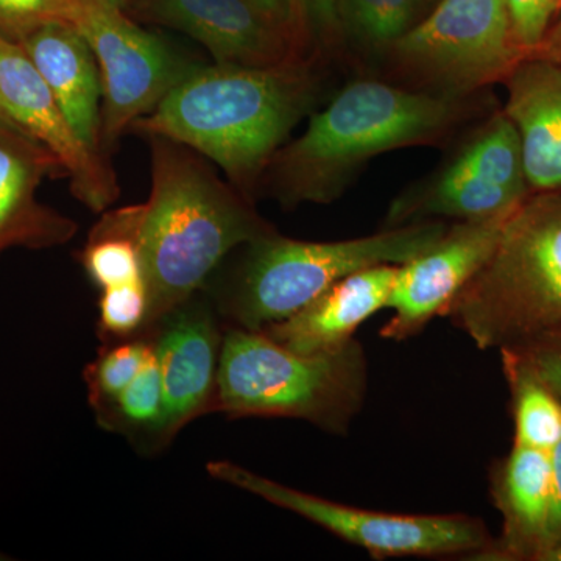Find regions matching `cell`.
Wrapping results in <instances>:
<instances>
[{
	"label": "cell",
	"instance_id": "8992f818",
	"mask_svg": "<svg viewBox=\"0 0 561 561\" xmlns=\"http://www.w3.org/2000/svg\"><path fill=\"white\" fill-rule=\"evenodd\" d=\"M209 413L308 421L346 435L364 409L368 362L356 339L342 348L301 354L262 331L224 328Z\"/></svg>",
	"mask_w": 561,
	"mask_h": 561
},
{
	"label": "cell",
	"instance_id": "d4e9b609",
	"mask_svg": "<svg viewBox=\"0 0 561 561\" xmlns=\"http://www.w3.org/2000/svg\"><path fill=\"white\" fill-rule=\"evenodd\" d=\"M99 308V334L103 341L117 342L136 337L146 327L149 312V298L144 280L103 290Z\"/></svg>",
	"mask_w": 561,
	"mask_h": 561
},
{
	"label": "cell",
	"instance_id": "d6a6232c",
	"mask_svg": "<svg viewBox=\"0 0 561 561\" xmlns=\"http://www.w3.org/2000/svg\"><path fill=\"white\" fill-rule=\"evenodd\" d=\"M290 27L295 38L301 46L308 44L309 36L308 18H306V0H289Z\"/></svg>",
	"mask_w": 561,
	"mask_h": 561
},
{
	"label": "cell",
	"instance_id": "7a4b0ae2",
	"mask_svg": "<svg viewBox=\"0 0 561 561\" xmlns=\"http://www.w3.org/2000/svg\"><path fill=\"white\" fill-rule=\"evenodd\" d=\"M149 138L151 191L136 206L135 224L149 298L140 334L198 294L228 254L276 231L201 153L162 136Z\"/></svg>",
	"mask_w": 561,
	"mask_h": 561
},
{
	"label": "cell",
	"instance_id": "44dd1931",
	"mask_svg": "<svg viewBox=\"0 0 561 561\" xmlns=\"http://www.w3.org/2000/svg\"><path fill=\"white\" fill-rule=\"evenodd\" d=\"M136 206L105 214L81 253L84 271L102 290L142 279L135 239Z\"/></svg>",
	"mask_w": 561,
	"mask_h": 561
},
{
	"label": "cell",
	"instance_id": "52a82bcc",
	"mask_svg": "<svg viewBox=\"0 0 561 561\" xmlns=\"http://www.w3.org/2000/svg\"><path fill=\"white\" fill-rule=\"evenodd\" d=\"M382 55L397 83L454 98L481 94L526 57L505 0H438Z\"/></svg>",
	"mask_w": 561,
	"mask_h": 561
},
{
	"label": "cell",
	"instance_id": "3957f363",
	"mask_svg": "<svg viewBox=\"0 0 561 561\" xmlns=\"http://www.w3.org/2000/svg\"><path fill=\"white\" fill-rule=\"evenodd\" d=\"M482 98L435 94L397 81H351L313 114L300 138L271 164L272 195L284 208L330 205L373 158L449 138L482 113Z\"/></svg>",
	"mask_w": 561,
	"mask_h": 561
},
{
	"label": "cell",
	"instance_id": "1f68e13d",
	"mask_svg": "<svg viewBox=\"0 0 561 561\" xmlns=\"http://www.w3.org/2000/svg\"><path fill=\"white\" fill-rule=\"evenodd\" d=\"M529 57V55H527ZM531 57L548 58V60L561 62V5L553 18L551 27L546 33L538 49L531 54Z\"/></svg>",
	"mask_w": 561,
	"mask_h": 561
},
{
	"label": "cell",
	"instance_id": "4fadbf2b",
	"mask_svg": "<svg viewBox=\"0 0 561 561\" xmlns=\"http://www.w3.org/2000/svg\"><path fill=\"white\" fill-rule=\"evenodd\" d=\"M224 332L201 290L140 334L153 343L164 390V415L153 448L169 445L192 420L208 415Z\"/></svg>",
	"mask_w": 561,
	"mask_h": 561
},
{
	"label": "cell",
	"instance_id": "f546056e",
	"mask_svg": "<svg viewBox=\"0 0 561 561\" xmlns=\"http://www.w3.org/2000/svg\"><path fill=\"white\" fill-rule=\"evenodd\" d=\"M561 545V440L551 449V512H549L546 549L551 551ZM542 556L540 557L541 561Z\"/></svg>",
	"mask_w": 561,
	"mask_h": 561
},
{
	"label": "cell",
	"instance_id": "5b68a950",
	"mask_svg": "<svg viewBox=\"0 0 561 561\" xmlns=\"http://www.w3.org/2000/svg\"><path fill=\"white\" fill-rule=\"evenodd\" d=\"M445 317L479 350L516 348L561 331V192H531L513 210Z\"/></svg>",
	"mask_w": 561,
	"mask_h": 561
},
{
	"label": "cell",
	"instance_id": "836d02e7",
	"mask_svg": "<svg viewBox=\"0 0 561 561\" xmlns=\"http://www.w3.org/2000/svg\"><path fill=\"white\" fill-rule=\"evenodd\" d=\"M541 561H561V545L546 552Z\"/></svg>",
	"mask_w": 561,
	"mask_h": 561
},
{
	"label": "cell",
	"instance_id": "484cf974",
	"mask_svg": "<svg viewBox=\"0 0 561 561\" xmlns=\"http://www.w3.org/2000/svg\"><path fill=\"white\" fill-rule=\"evenodd\" d=\"M80 0H0V35L13 41L51 24L76 21Z\"/></svg>",
	"mask_w": 561,
	"mask_h": 561
},
{
	"label": "cell",
	"instance_id": "277c9868",
	"mask_svg": "<svg viewBox=\"0 0 561 561\" xmlns=\"http://www.w3.org/2000/svg\"><path fill=\"white\" fill-rule=\"evenodd\" d=\"M448 225L420 221L334 242L297 241L275 231L242 245L238 264L202 291L221 327L261 331L289 319L353 273L405 264L434 245Z\"/></svg>",
	"mask_w": 561,
	"mask_h": 561
},
{
	"label": "cell",
	"instance_id": "9c48e42d",
	"mask_svg": "<svg viewBox=\"0 0 561 561\" xmlns=\"http://www.w3.org/2000/svg\"><path fill=\"white\" fill-rule=\"evenodd\" d=\"M530 194L518 133L500 111L468 133L426 179L398 194L383 228L508 216Z\"/></svg>",
	"mask_w": 561,
	"mask_h": 561
},
{
	"label": "cell",
	"instance_id": "ac0fdd59",
	"mask_svg": "<svg viewBox=\"0 0 561 561\" xmlns=\"http://www.w3.org/2000/svg\"><path fill=\"white\" fill-rule=\"evenodd\" d=\"M504 81L502 111L518 133L530 192H561V62L529 55Z\"/></svg>",
	"mask_w": 561,
	"mask_h": 561
},
{
	"label": "cell",
	"instance_id": "83f0119b",
	"mask_svg": "<svg viewBox=\"0 0 561 561\" xmlns=\"http://www.w3.org/2000/svg\"><path fill=\"white\" fill-rule=\"evenodd\" d=\"M507 350L513 351L549 390L561 398V331Z\"/></svg>",
	"mask_w": 561,
	"mask_h": 561
},
{
	"label": "cell",
	"instance_id": "cb8c5ba5",
	"mask_svg": "<svg viewBox=\"0 0 561 561\" xmlns=\"http://www.w3.org/2000/svg\"><path fill=\"white\" fill-rule=\"evenodd\" d=\"M153 345L146 335L111 342L84 370L94 411L113 401L138 376Z\"/></svg>",
	"mask_w": 561,
	"mask_h": 561
},
{
	"label": "cell",
	"instance_id": "603a6c76",
	"mask_svg": "<svg viewBox=\"0 0 561 561\" xmlns=\"http://www.w3.org/2000/svg\"><path fill=\"white\" fill-rule=\"evenodd\" d=\"M421 0H337L342 38L383 54L416 24Z\"/></svg>",
	"mask_w": 561,
	"mask_h": 561
},
{
	"label": "cell",
	"instance_id": "f1b7e54d",
	"mask_svg": "<svg viewBox=\"0 0 561 561\" xmlns=\"http://www.w3.org/2000/svg\"><path fill=\"white\" fill-rule=\"evenodd\" d=\"M309 36H316L321 49H334L341 43L337 0H306Z\"/></svg>",
	"mask_w": 561,
	"mask_h": 561
},
{
	"label": "cell",
	"instance_id": "4316f807",
	"mask_svg": "<svg viewBox=\"0 0 561 561\" xmlns=\"http://www.w3.org/2000/svg\"><path fill=\"white\" fill-rule=\"evenodd\" d=\"M560 5L561 0H505L513 35L526 57L545 39Z\"/></svg>",
	"mask_w": 561,
	"mask_h": 561
},
{
	"label": "cell",
	"instance_id": "30bf717a",
	"mask_svg": "<svg viewBox=\"0 0 561 561\" xmlns=\"http://www.w3.org/2000/svg\"><path fill=\"white\" fill-rule=\"evenodd\" d=\"M73 27L90 44L101 70L102 146H111L147 116L192 66L153 33L105 0H80Z\"/></svg>",
	"mask_w": 561,
	"mask_h": 561
},
{
	"label": "cell",
	"instance_id": "7402d4cb",
	"mask_svg": "<svg viewBox=\"0 0 561 561\" xmlns=\"http://www.w3.org/2000/svg\"><path fill=\"white\" fill-rule=\"evenodd\" d=\"M95 415L105 430L121 432L131 440L154 446L164 415V390L154 348L138 376L113 401L95 411Z\"/></svg>",
	"mask_w": 561,
	"mask_h": 561
},
{
	"label": "cell",
	"instance_id": "e575fe53",
	"mask_svg": "<svg viewBox=\"0 0 561 561\" xmlns=\"http://www.w3.org/2000/svg\"><path fill=\"white\" fill-rule=\"evenodd\" d=\"M105 2L111 3V5L119 7V9H124L127 3H130L131 0H105Z\"/></svg>",
	"mask_w": 561,
	"mask_h": 561
},
{
	"label": "cell",
	"instance_id": "7c38bea8",
	"mask_svg": "<svg viewBox=\"0 0 561 561\" xmlns=\"http://www.w3.org/2000/svg\"><path fill=\"white\" fill-rule=\"evenodd\" d=\"M511 216L454 221L434 245L401 264L387 306L393 316L383 324L382 337L408 341L435 317H445L461 287L493 253Z\"/></svg>",
	"mask_w": 561,
	"mask_h": 561
},
{
	"label": "cell",
	"instance_id": "6da1fadb",
	"mask_svg": "<svg viewBox=\"0 0 561 561\" xmlns=\"http://www.w3.org/2000/svg\"><path fill=\"white\" fill-rule=\"evenodd\" d=\"M311 57L271 66H192L131 128L176 140L213 160L251 198L257 180L319 101Z\"/></svg>",
	"mask_w": 561,
	"mask_h": 561
},
{
	"label": "cell",
	"instance_id": "5bb4252c",
	"mask_svg": "<svg viewBox=\"0 0 561 561\" xmlns=\"http://www.w3.org/2000/svg\"><path fill=\"white\" fill-rule=\"evenodd\" d=\"M150 20L186 33L219 65L271 66L305 57L283 25L247 0H146Z\"/></svg>",
	"mask_w": 561,
	"mask_h": 561
},
{
	"label": "cell",
	"instance_id": "d6986e66",
	"mask_svg": "<svg viewBox=\"0 0 561 561\" xmlns=\"http://www.w3.org/2000/svg\"><path fill=\"white\" fill-rule=\"evenodd\" d=\"M18 43L54 92L77 135L92 150L101 151V70L79 28L66 22H51Z\"/></svg>",
	"mask_w": 561,
	"mask_h": 561
},
{
	"label": "cell",
	"instance_id": "9a60e30c",
	"mask_svg": "<svg viewBox=\"0 0 561 561\" xmlns=\"http://www.w3.org/2000/svg\"><path fill=\"white\" fill-rule=\"evenodd\" d=\"M60 168L49 150L0 117V254L65 245L77 234L76 221L36 198L44 176Z\"/></svg>",
	"mask_w": 561,
	"mask_h": 561
},
{
	"label": "cell",
	"instance_id": "4dcf8cb0",
	"mask_svg": "<svg viewBox=\"0 0 561 561\" xmlns=\"http://www.w3.org/2000/svg\"><path fill=\"white\" fill-rule=\"evenodd\" d=\"M247 2L260 11V13L264 14L265 18H268V20L283 25V27L286 28V31H289L290 35L295 38L294 32H291L290 27L289 0H247Z\"/></svg>",
	"mask_w": 561,
	"mask_h": 561
},
{
	"label": "cell",
	"instance_id": "ffe728a7",
	"mask_svg": "<svg viewBox=\"0 0 561 561\" xmlns=\"http://www.w3.org/2000/svg\"><path fill=\"white\" fill-rule=\"evenodd\" d=\"M502 370L511 386L515 442L551 451L561 440V398L549 390L511 350H501Z\"/></svg>",
	"mask_w": 561,
	"mask_h": 561
},
{
	"label": "cell",
	"instance_id": "d590c367",
	"mask_svg": "<svg viewBox=\"0 0 561 561\" xmlns=\"http://www.w3.org/2000/svg\"><path fill=\"white\" fill-rule=\"evenodd\" d=\"M421 2L431 3V2H434V0H421Z\"/></svg>",
	"mask_w": 561,
	"mask_h": 561
},
{
	"label": "cell",
	"instance_id": "2e32d148",
	"mask_svg": "<svg viewBox=\"0 0 561 561\" xmlns=\"http://www.w3.org/2000/svg\"><path fill=\"white\" fill-rule=\"evenodd\" d=\"M400 265L383 264L335 283L289 319L262 328L272 341L295 353L342 348L370 317L389 306Z\"/></svg>",
	"mask_w": 561,
	"mask_h": 561
},
{
	"label": "cell",
	"instance_id": "8fae6325",
	"mask_svg": "<svg viewBox=\"0 0 561 561\" xmlns=\"http://www.w3.org/2000/svg\"><path fill=\"white\" fill-rule=\"evenodd\" d=\"M0 117L50 151L84 206L103 213L119 197L116 175L101 151L81 140L54 92L18 41L0 35Z\"/></svg>",
	"mask_w": 561,
	"mask_h": 561
},
{
	"label": "cell",
	"instance_id": "ba28073f",
	"mask_svg": "<svg viewBox=\"0 0 561 561\" xmlns=\"http://www.w3.org/2000/svg\"><path fill=\"white\" fill-rule=\"evenodd\" d=\"M206 471L216 481L302 516L341 540L364 549L373 559L460 556L474 561L494 540L485 524L472 516L365 511L283 485L234 461H210Z\"/></svg>",
	"mask_w": 561,
	"mask_h": 561
},
{
	"label": "cell",
	"instance_id": "e0dca14e",
	"mask_svg": "<svg viewBox=\"0 0 561 561\" xmlns=\"http://www.w3.org/2000/svg\"><path fill=\"white\" fill-rule=\"evenodd\" d=\"M491 496L502 535L474 561L540 560L551 512V451L513 443L491 474Z\"/></svg>",
	"mask_w": 561,
	"mask_h": 561
}]
</instances>
